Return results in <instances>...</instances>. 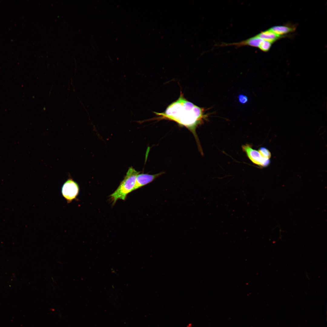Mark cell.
<instances>
[{"instance_id":"obj_7","label":"cell","mask_w":327,"mask_h":327,"mask_svg":"<svg viewBox=\"0 0 327 327\" xmlns=\"http://www.w3.org/2000/svg\"><path fill=\"white\" fill-rule=\"evenodd\" d=\"M258 37L263 40L272 43L282 36L278 35L275 33L270 29L262 31L257 35Z\"/></svg>"},{"instance_id":"obj_11","label":"cell","mask_w":327,"mask_h":327,"mask_svg":"<svg viewBox=\"0 0 327 327\" xmlns=\"http://www.w3.org/2000/svg\"><path fill=\"white\" fill-rule=\"evenodd\" d=\"M239 100L240 103L244 104L248 101L247 97L246 96L243 95H240L239 97Z\"/></svg>"},{"instance_id":"obj_4","label":"cell","mask_w":327,"mask_h":327,"mask_svg":"<svg viewBox=\"0 0 327 327\" xmlns=\"http://www.w3.org/2000/svg\"><path fill=\"white\" fill-rule=\"evenodd\" d=\"M243 150L246 154L248 157L254 164L259 166L265 167L269 163V160L263 157L259 151L253 149L248 144L242 146Z\"/></svg>"},{"instance_id":"obj_8","label":"cell","mask_w":327,"mask_h":327,"mask_svg":"<svg viewBox=\"0 0 327 327\" xmlns=\"http://www.w3.org/2000/svg\"><path fill=\"white\" fill-rule=\"evenodd\" d=\"M295 29V27L287 25L276 26L270 28L275 33L281 36L293 32Z\"/></svg>"},{"instance_id":"obj_3","label":"cell","mask_w":327,"mask_h":327,"mask_svg":"<svg viewBox=\"0 0 327 327\" xmlns=\"http://www.w3.org/2000/svg\"><path fill=\"white\" fill-rule=\"evenodd\" d=\"M79 191L78 184L70 177L64 183L61 190L62 195L68 203L76 198Z\"/></svg>"},{"instance_id":"obj_10","label":"cell","mask_w":327,"mask_h":327,"mask_svg":"<svg viewBox=\"0 0 327 327\" xmlns=\"http://www.w3.org/2000/svg\"><path fill=\"white\" fill-rule=\"evenodd\" d=\"M258 151L263 158L269 160L271 156V154L269 151L266 148L262 147L259 149Z\"/></svg>"},{"instance_id":"obj_9","label":"cell","mask_w":327,"mask_h":327,"mask_svg":"<svg viewBox=\"0 0 327 327\" xmlns=\"http://www.w3.org/2000/svg\"><path fill=\"white\" fill-rule=\"evenodd\" d=\"M272 43L269 41L263 40L260 44L259 48L261 51L264 52H266L270 49Z\"/></svg>"},{"instance_id":"obj_2","label":"cell","mask_w":327,"mask_h":327,"mask_svg":"<svg viewBox=\"0 0 327 327\" xmlns=\"http://www.w3.org/2000/svg\"><path fill=\"white\" fill-rule=\"evenodd\" d=\"M139 173L132 167L129 168L124 179L110 196L114 203L119 199L125 200L127 195L134 190L136 177Z\"/></svg>"},{"instance_id":"obj_1","label":"cell","mask_w":327,"mask_h":327,"mask_svg":"<svg viewBox=\"0 0 327 327\" xmlns=\"http://www.w3.org/2000/svg\"><path fill=\"white\" fill-rule=\"evenodd\" d=\"M154 113L158 119L173 121L193 132L207 117L203 108L187 100L181 91L178 98L168 106L164 112Z\"/></svg>"},{"instance_id":"obj_5","label":"cell","mask_w":327,"mask_h":327,"mask_svg":"<svg viewBox=\"0 0 327 327\" xmlns=\"http://www.w3.org/2000/svg\"><path fill=\"white\" fill-rule=\"evenodd\" d=\"M162 173L154 175L139 173L136 177L134 190L150 183Z\"/></svg>"},{"instance_id":"obj_6","label":"cell","mask_w":327,"mask_h":327,"mask_svg":"<svg viewBox=\"0 0 327 327\" xmlns=\"http://www.w3.org/2000/svg\"><path fill=\"white\" fill-rule=\"evenodd\" d=\"M263 40V39L258 37L256 35L244 41L237 43L228 44H226V45H234L237 46L248 45L252 47L259 48Z\"/></svg>"}]
</instances>
